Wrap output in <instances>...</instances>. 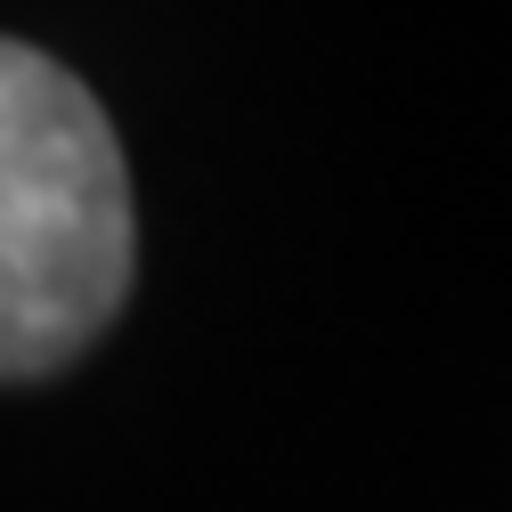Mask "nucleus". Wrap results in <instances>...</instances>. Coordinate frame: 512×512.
Listing matches in <instances>:
<instances>
[{
	"label": "nucleus",
	"instance_id": "nucleus-1",
	"mask_svg": "<svg viewBox=\"0 0 512 512\" xmlns=\"http://www.w3.org/2000/svg\"><path fill=\"white\" fill-rule=\"evenodd\" d=\"M131 261L114 122L57 57L0 41V382L74 366L131 293Z\"/></svg>",
	"mask_w": 512,
	"mask_h": 512
}]
</instances>
